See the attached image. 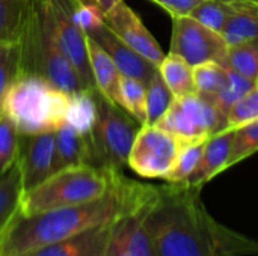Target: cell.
Segmentation results:
<instances>
[{
	"label": "cell",
	"instance_id": "3957f363",
	"mask_svg": "<svg viewBox=\"0 0 258 256\" xmlns=\"http://www.w3.org/2000/svg\"><path fill=\"white\" fill-rule=\"evenodd\" d=\"M20 42L23 74L41 75L67 94L86 89L57 44L45 0L29 6Z\"/></svg>",
	"mask_w": 258,
	"mask_h": 256
},
{
	"label": "cell",
	"instance_id": "7402d4cb",
	"mask_svg": "<svg viewBox=\"0 0 258 256\" xmlns=\"http://www.w3.org/2000/svg\"><path fill=\"white\" fill-rule=\"evenodd\" d=\"M228 78V66L207 62L194 66L195 94L206 101L215 104L216 97L224 89Z\"/></svg>",
	"mask_w": 258,
	"mask_h": 256
},
{
	"label": "cell",
	"instance_id": "2e32d148",
	"mask_svg": "<svg viewBox=\"0 0 258 256\" xmlns=\"http://www.w3.org/2000/svg\"><path fill=\"white\" fill-rule=\"evenodd\" d=\"M109 231L110 223H106L21 256H106Z\"/></svg>",
	"mask_w": 258,
	"mask_h": 256
},
{
	"label": "cell",
	"instance_id": "8fae6325",
	"mask_svg": "<svg viewBox=\"0 0 258 256\" xmlns=\"http://www.w3.org/2000/svg\"><path fill=\"white\" fill-rule=\"evenodd\" d=\"M45 3L51 18L54 36L60 50L79 72L85 88L95 89L86 50L85 33L73 18V12L79 0H45Z\"/></svg>",
	"mask_w": 258,
	"mask_h": 256
},
{
	"label": "cell",
	"instance_id": "8992f818",
	"mask_svg": "<svg viewBox=\"0 0 258 256\" xmlns=\"http://www.w3.org/2000/svg\"><path fill=\"white\" fill-rule=\"evenodd\" d=\"M98 119L89 136L88 164L103 169H118L127 164L135 137L142 127L122 107L98 92Z\"/></svg>",
	"mask_w": 258,
	"mask_h": 256
},
{
	"label": "cell",
	"instance_id": "d4e9b609",
	"mask_svg": "<svg viewBox=\"0 0 258 256\" xmlns=\"http://www.w3.org/2000/svg\"><path fill=\"white\" fill-rule=\"evenodd\" d=\"M228 68L258 84V36L228 47Z\"/></svg>",
	"mask_w": 258,
	"mask_h": 256
},
{
	"label": "cell",
	"instance_id": "74e56055",
	"mask_svg": "<svg viewBox=\"0 0 258 256\" xmlns=\"http://www.w3.org/2000/svg\"><path fill=\"white\" fill-rule=\"evenodd\" d=\"M80 3H86V5H94V6H97V8H100L104 14L107 12V11H110L118 2H121V0H79Z\"/></svg>",
	"mask_w": 258,
	"mask_h": 256
},
{
	"label": "cell",
	"instance_id": "30bf717a",
	"mask_svg": "<svg viewBox=\"0 0 258 256\" xmlns=\"http://www.w3.org/2000/svg\"><path fill=\"white\" fill-rule=\"evenodd\" d=\"M160 187L154 196L122 213L110 223L106 256H156L148 216L157 202Z\"/></svg>",
	"mask_w": 258,
	"mask_h": 256
},
{
	"label": "cell",
	"instance_id": "7a4b0ae2",
	"mask_svg": "<svg viewBox=\"0 0 258 256\" xmlns=\"http://www.w3.org/2000/svg\"><path fill=\"white\" fill-rule=\"evenodd\" d=\"M200 187L169 184L148 216L156 256H228L257 250L258 246L219 226L198 196Z\"/></svg>",
	"mask_w": 258,
	"mask_h": 256
},
{
	"label": "cell",
	"instance_id": "4fadbf2b",
	"mask_svg": "<svg viewBox=\"0 0 258 256\" xmlns=\"http://www.w3.org/2000/svg\"><path fill=\"white\" fill-rule=\"evenodd\" d=\"M54 160V131L32 136L21 134L18 163L24 192L39 186L51 175Z\"/></svg>",
	"mask_w": 258,
	"mask_h": 256
},
{
	"label": "cell",
	"instance_id": "4dcf8cb0",
	"mask_svg": "<svg viewBox=\"0 0 258 256\" xmlns=\"http://www.w3.org/2000/svg\"><path fill=\"white\" fill-rule=\"evenodd\" d=\"M233 12L234 8L227 0H204L189 14V17L204 24L206 27L222 33Z\"/></svg>",
	"mask_w": 258,
	"mask_h": 256
},
{
	"label": "cell",
	"instance_id": "1f68e13d",
	"mask_svg": "<svg viewBox=\"0 0 258 256\" xmlns=\"http://www.w3.org/2000/svg\"><path fill=\"white\" fill-rule=\"evenodd\" d=\"M204 145H206V140L198 142V143L183 145L180 148L175 163H174L171 172L168 174V177L165 178V181H168L169 184H186L200 163Z\"/></svg>",
	"mask_w": 258,
	"mask_h": 256
},
{
	"label": "cell",
	"instance_id": "52a82bcc",
	"mask_svg": "<svg viewBox=\"0 0 258 256\" xmlns=\"http://www.w3.org/2000/svg\"><path fill=\"white\" fill-rule=\"evenodd\" d=\"M156 125L169 133L181 146L204 142L210 136L228 128L216 107L197 94L174 98Z\"/></svg>",
	"mask_w": 258,
	"mask_h": 256
},
{
	"label": "cell",
	"instance_id": "f1b7e54d",
	"mask_svg": "<svg viewBox=\"0 0 258 256\" xmlns=\"http://www.w3.org/2000/svg\"><path fill=\"white\" fill-rule=\"evenodd\" d=\"M27 12L23 0H0V41L20 38Z\"/></svg>",
	"mask_w": 258,
	"mask_h": 256
},
{
	"label": "cell",
	"instance_id": "5b68a950",
	"mask_svg": "<svg viewBox=\"0 0 258 256\" xmlns=\"http://www.w3.org/2000/svg\"><path fill=\"white\" fill-rule=\"evenodd\" d=\"M116 170L92 164L57 170L39 186L23 193L20 216H33L98 199L109 190Z\"/></svg>",
	"mask_w": 258,
	"mask_h": 256
},
{
	"label": "cell",
	"instance_id": "83f0119b",
	"mask_svg": "<svg viewBox=\"0 0 258 256\" xmlns=\"http://www.w3.org/2000/svg\"><path fill=\"white\" fill-rule=\"evenodd\" d=\"M255 86V83H252L251 80H248L246 77H243L242 74H239L237 71L228 68V78L227 83L224 86V89L221 91V94L216 97L215 100V107L218 110V113L222 116V119L227 122L228 113L231 110V107L246 94L249 92L252 88ZM228 124V122H227Z\"/></svg>",
	"mask_w": 258,
	"mask_h": 256
},
{
	"label": "cell",
	"instance_id": "ac0fdd59",
	"mask_svg": "<svg viewBox=\"0 0 258 256\" xmlns=\"http://www.w3.org/2000/svg\"><path fill=\"white\" fill-rule=\"evenodd\" d=\"M79 164H88L86 137L77 133L68 122H63L54 130V160L51 174Z\"/></svg>",
	"mask_w": 258,
	"mask_h": 256
},
{
	"label": "cell",
	"instance_id": "9a60e30c",
	"mask_svg": "<svg viewBox=\"0 0 258 256\" xmlns=\"http://www.w3.org/2000/svg\"><path fill=\"white\" fill-rule=\"evenodd\" d=\"M234 140V128L228 127L206 140L200 163L187 180V186L200 187L216 177L219 172L228 167V160L231 154V146Z\"/></svg>",
	"mask_w": 258,
	"mask_h": 256
},
{
	"label": "cell",
	"instance_id": "6da1fadb",
	"mask_svg": "<svg viewBox=\"0 0 258 256\" xmlns=\"http://www.w3.org/2000/svg\"><path fill=\"white\" fill-rule=\"evenodd\" d=\"M157 190L156 186L130 180L122 170H116L109 190L98 199L33 216L18 214L2 240L0 256H21L112 223L122 213L154 196Z\"/></svg>",
	"mask_w": 258,
	"mask_h": 256
},
{
	"label": "cell",
	"instance_id": "4316f807",
	"mask_svg": "<svg viewBox=\"0 0 258 256\" xmlns=\"http://www.w3.org/2000/svg\"><path fill=\"white\" fill-rule=\"evenodd\" d=\"M147 88V122L145 125H156L166 113L174 101V95L163 81L159 71L145 84Z\"/></svg>",
	"mask_w": 258,
	"mask_h": 256
},
{
	"label": "cell",
	"instance_id": "f546056e",
	"mask_svg": "<svg viewBox=\"0 0 258 256\" xmlns=\"http://www.w3.org/2000/svg\"><path fill=\"white\" fill-rule=\"evenodd\" d=\"M21 134L15 122L0 112V175L6 172L20 155Z\"/></svg>",
	"mask_w": 258,
	"mask_h": 256
},
{
	"label": "cell",
	"instance_id": "e0dca14e",
	"mask_svg": "<svg viewBox=\"0 0 258 256\" xmlns=\"http://www.w3.org/2000/svg\"><path fill=\"white\" fill-rule=\"evenodd\" d=\"M86 39V50L91 65V72L94 78L95 89L107 100L119 106V77L121 72L116 68L112 57L107 54V51L89 35L85 33Z\"/></svg>",
	"mask_w": 258,
	"mask_h": 256
},
{
	"label": "cell",
	"instance_id": "277c9868",
	"mask_svg": "<svg viewBox=\"0 0 258 256\" xmlns=\"http://www.w3.org/2000/svg\"><path fill=\"white\" fill-rule=\"evenodd\" d=\"M70 94L35 74H23L5 95L0 112L17 125L20 134L54 131L65 122Z\"/></svg>",
	"mask_w": 258,
	"mask_h": 256
},
{
	"label": "cell",
	"instance_id": "8d00e7d4",
	"mask_svg": "<svg viewBox=\"0 0 258 256\" xmlns=\"http://www.w3.org/2000/svg\"><path fill=\"white\" fill-rule=\"evenodd\" d=\"M233 8L246 9L258 17V0H227Z\"/></svg>",
	"mask_w": 258,
	"mask_h": 256
},
{
	"label": "cell",
	"instance_id": "7c38bea8",
	"mask_svg": "<svg viewBox=\"0 0 258 256\" xmlns=\"http://www.w3.org/2000/svg\"><path fill=\"white\" fill-rule=\"evenodd\" d=\"M104 20L107 27L130 48L144 56L147 60L154 63L156 66L165 57V53L150 30L145 27L138 14L124 2H118L110 11L104 14Z\"/></svg>",
	"mask_w": 258,
	"mask_h": 256
},
{
	"label": "cell",
	"instance_id": "ab89813d",
	"mask_svg": "<svg viewBox=\"0 0 258 256\" xmlns=\"http://www.w3.org/2000/svg\"><path fill=\"white\" fill-rule=\"evenodd\" d=\"M3 237H5V235H3ZM3 237H2V238H0V244H2V240H3Z\"/></svg>",
	"mask_w": 258,
	"mask_h": 256
},
{
	"label": "cell",
	"instance_id": "d590c367",
	"mask_svg": "<svg viewBox=\"0 0 258 256\" xmlns=\"http://www.w3.org/2000/svg\"><path fill=\"white\" fill-rule=\"evenodd\" d=\"M165 11L171 14V17H184L189 15L200 3L204 0H153Z\"/></svg>",
	"mask_w": 258,
	"mask_h": 256
},
{
	"label": "cell",
	"instance_id": "d6986e66",
	"mask_svg": "<svg viewBox=\"0 0 258 256\" xmlns=\"http://www.w3.org/2000/svg\"><path fill=\"white\" fill-rule=\"evenodd\" d=\"M23 178L18 160L0 175V238L8 232L17 216L23 198Z\"/></svg>",
	"mask_w": 258,
	"mask_h": 256
},
{
	"label": "cell",
	"instance_id": "836d02e7",
	"mask_svg": "<svg viewBox=\"0 0 258 256\" xmlns=\"http://www.w3.org/2000/svg\"><path fill=\"white\" fill-rule=\"evenodd\" d=\"M258 119V84L246 92L230 110L227 122L228 127L236 128L242 124Z\"/></svg>",
	"mask_w": 258,
	"mask_h": 256
},
{
	"label": "cell",
	"instance_id": "484cf974",
	"mask_svg": "<svg viewBox=\"0 0 258 256\" xmlns=\"http://www.w3.org/2000/svg\"><path fill=\"white\" fill-rule=\"evenodd\" d=\"M222 36L228 47L257 38L258 17L246 9L234 8V12L231 14L222 30Z\"/></svg>",
	"mask_w": 258,
	"mask_h": 256
},
{
	"label": "cell",
	"instance_id": "44dd1931",
	"mask_svg": "<svg viewBox=\"0 0 258 256\" xmlns=\"http://www.w3.org/2000/svg\"><path fill=\"white\" fill-rule=\"evenodd\" d=\"M157 69L175 98L195 94L194 66H190L180 56L174 53L165 54Z\"/></svg>",
	"mask_w": 258,
	"mask_h": 256
},
{
	"label": "cell",
	"instance_id": "e575fe53",
	"mask_svg": "<svg viewBox=\"0 0 258 256\" xmlns=\"http://www.w3.org/2000/svg\"><path fill=\"white\" fill-rule=\"evenodd\" d=\"M73 18L76 24L82 29L83 33L92 35L98 29H101L106 24L104 20V12L94 6V5H86V3H77L73 12Z\"/></svg>",
	"mask_w": 258,
	"mask_h": 256
},
{
	"label": "cell",
	"instance_id": "5bb4252c",
	"mask_svg": "<svg viewBox=\"0 0 258 256\" xmlns=\"http://www.w3.org/2000/svg\"><path fill=\"white\" fill-rule=\"evenodd\" d=\"M92 36L112 57L116 68L119 69L121 75H127L132 78H136L147 84L151 77L159 71L154 63L147 60L144 56L136 53L133 48H130L125 42H122L109 27L104 24L101 29L94 32Z\"/></svg>",
	"mask_w": 258,
	"mask_h": 256
},
{
	"label": "cell",
	"instance_id": "d6a6232c",
	"mask_svg": "<svg viewBox=\"0 0 258 256\" xmlns=\"http://www.w3.org/2000/svg\"><path fill=\"white\" fill-rule=\"evenodd\" d=\"M258 151V119L234 128V140L228 160V167L242 161Z\"/></svg>",
	"mask_w": 258,
	"mask_h": 256
},
{
	"label": "cell",
	"instance_id": "9c48e42d",
	"mask_svg": "<svg viewBox=\"0 0 258 256\" xmlns=\"http://www.w3.org/2000/svg\"><path fill=\"white\" fill-rule=\"evenodd\" d=\"M181 145L157 125H142L128 154V167L142 178L165 180L171 172Z\"/></svg>",
	"mask_w": 258,
	"mask_h": 256
},
{
	"label": "cell",
	"instance_id": "603a6c76",
	"mask_svg": "<svg viewBox=\"0 0 258 256\" xmlns=\"http://www.w3.org/2000/svg\"><path fill=\"white\" fill-rule=\"evenodd\" d=\"M23 75L21 42L18 39L0 41V104L11 86Z\"/></svg>",
	"mask_w": 258,
	"mask_h": 256
},
{
	"label": "cell",
	"instance_id": "cb8c5ba5",
	"mask_svg": "<svg viewBox=\"0 0 258 256\" xmlns=\"http://www.w3.org/2000/svg\"><path fill=\"white\" fill-rule=\"evenodd\" d=\"M119 107L133 116L141 125L147 122V88L142 81L121 75L119 77Z\"/></svg>",
	"mask_w": 258,
	"mask_h": 256
},
{
	"label": "cell",
	"instance_id": "ba28073f",
	"mask_svg": "<svg viewBox=\"0 0 258 256\" xmlns=\"http://www.w3.org/2000/svg\"><path fill=\"white\" fill-rule=\"evenodd\" d=\"M190 66L215 62L228 66V45L222 36L189 15L172 17L171 51Z\"/></svg>",
	"mask_w": 258,
	"mask_h": 256
},
{
	"label": "cell",
	"instance_id": "f35d334b",
	"mask_svg": "<svg viewBox=\"0 0 258 256\" xmlns=\"http://www.w3.org/2000/svg\"><path fill=\"white\" fill-rule=\"evenodd\" d=\"M23 2H24L26 5H29V6H30V5H35V3H38V2H42V0H23Z\"/></svg>",
	"mask_w": 258,
	"mask_h": 256
},
{
	"label": "cell",
	"instance_id": "ffe728a7",
	"mask_svg": "<svg viewBox=\"0 0 258 256\" xmlns=\"http://www.w3.org/2000/svg\"><path fill=\"white\" fill-rule=\"evenodd\" d=\"M98 91L80 89L70 94L65 122L82 136H89L98 119Z\"/></svg>",
	"mask_w": 258,
	"mask_h": 256
}]
</instances>
